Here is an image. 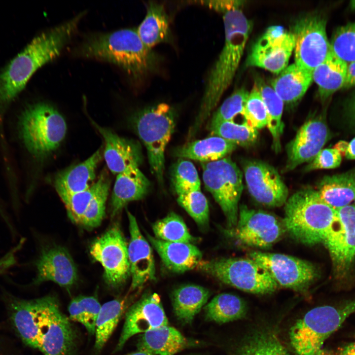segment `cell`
I'll return each mask as SVG.
<instances>
[{
  "label": "cell",
  "mask_w": 355,
  "mask_h": 355,
  "mask_svg": "<svg viewBox=\"0 0 355 355\" xmlns=\"http://www.w3.org/2000/svg\"><path fill=\"white\" fill-rule=\"evenodd\" d=\"M12 325L26 345L43 355H76L78 336L52 296L23 299L7 296Z\"/></svg>",
  "instance_id": "obj_1"
},
{
  "label": "cell",
  "mask_w": 355,
  "mask_h": 355,
  "mask_svg": "<svg viewBox=\"0 0 355 355\" xmlns=\"http://www.w3.org/2000/svg\"><path fill=\"white\" fill-rule=\"evenodd\" d=\"M242 1L235 0L222 13L225 40L217 60L208 75L197 116L188 137L195 136L231 84L243 56L252 29V23L244 13Z\"/></svg>",
  "instance_id": "obj_2"
},
{
  "label": "cell",
  "mask_w": 355,
  "mask_h": 355,
  "mask_svg": "<svg viewBox=\"0 0 355 355\" xmlns=\"http://www.w3.org/2000/svg\"><path fill=\"white\" fill-rule=\"evenodd\" d=\"M71 19L35 37L0 72V104L11 102L25 88L34 73L57 58L74 35L85 15Z\"/></svg>",
  "instance_id": "obj_3"
},
{
  "label": "cell",
  "mask_w": 355,
  "mask_h": 355,
  "mask_svg": "<svg viewBox=\"0 0 355 355\" xmlns=\"http://www.w3.org/2000/svg\"><path fill=\"white\" fill-rule=\"evenodd\" d=\"M74 52L115 65L135 78L153 71L158 62L157 56L143 43L135 29L89 36Z\"/></svg>",
  "instance_id": "obj_4"
},
{
  "label": "cell",
  "mask_w": 355,
  "mask_h": 355,
  "mask_svg": "<svg viewBox=\"0 0 355 355\" xmlns=\"http://www.w3.org/2000/svg\"><path fill=\"white\" fill-rule=\"evenodd\" d=\"M283 223L291 237L307 245L323 243L336 214L312 188L299 190L284 204Z\"/></svg>",
  "instance_id": "obj_5"
},
{
  "label": "cell",
  "mask_w": 355,
  "mask_h": 355,
  "mask_svg": "<svg viewBox=\"0 0 355 355\" xmlns=\"http://www.w3.org/2000/svg\"><path fill=\"white\" fill-rule=\"evenodd\" d=\"M18 127L25 147L37 158L57 149L67 132L64 118L54 106L45 103L28 106L20 116Z\"/></svg>",
  "instance_id": "obj_6"
},
{
  "label": "cell",
  "mask_w": 355,
  "mask_h": 355,
  "mask_svg": "<svg viewBox=\"0 0 355 355\" xmlns=\"http://www.w3.org/2000/svg\"><path fill=\"white\" fill-rule=\"evenodd\" d=\"M138 135L146 147L152 174L164 184L165 151L176 126V113L162 103L140 111L135 118Z\"/></svg>",
  "instance_id": "obj_7"
},
{
  "label": "cell",
  "mask_w": 355,
  "mask_h": 355,
  "mask_svg": "<svg viewBox=\"0 0 355 355\" xmlns=\"http://www.w3.org/2000/svg\"><path fill=\"white\" fill-rule=\"evenodd\" d=\"M197 269L224 284L253 294L270 293L279 285L265 268L249 257L202 260Z\"/></svg>",
  "instance_id": "obj_8"
},
{
  "label": "cell",
  "mask_w": 355,
  "mask_h": 355,
  "mask_svg": "<svg viewBox=\"0 0 355 355\" xmlns=\"http://www.w3.org/2000/svg\"><path fill=\"white\" fill-rule=\"evenodd\" d=\"M201 164L205 187L220 206L229 229L234 227L243 190L242 171L230 157Z\"/></svg>",
  "instance_id": "obj_9"
},
{
  "label": "cell",
  "mask_w": 355,
  "mask_h": 355,
  "mask_svg": "<svg viewBox=\"0 0 355 355\" xmlns=\"http://www.w3.org/2000/svg\"><path fill=\"white\" fill-rule=\"evenodd\" d=\"M326 20L318 14L298 19L291 32L295 40V63L309 71L322 63L330 51L326 32Z\"/></svg>",
  "instance_id": "obj_10"
},
{
  "label": "cell",
  "mask_w": 355,
  "mask_h": 355,
  "mask_svg": "<svg viewBox=\"0 0 355 355\" xmlns=\"http://www.w3.org/2000/svg\"><path fill=\"white\" fill-rule=\"evenodd\" d=\"M90 254L104 269L106 284L118 288L127 279L130 273L128 246L117 224L114 225L91 244Z\"/></svg>",
  "instance_id": "obj_11"
},
{
  "label": "cell",
  "mask_w": 355,
  "mask_h": 355,
  "mask_svg": "<svg viewBox=\"0 0 355 355\" xmlns=\"http://www.w3.org/2000/svg\"><path fill=\"white\" fill-rule=\"evenodd\" d=\"M248 255L265 268L278 285L297 292L307 290L318 275L312 263L288 255L253 251Z\"/></svg>",
  "instance_id": "obj_12"
},
{
  "label": "cell",
  "mask_w": 355,
  "mask_h": 355,
  "mask_svg": "<svg viewBox=\"0 0 355 355\" xmlns=\"http://www.w3.org/2000/svg\"><path fill=\"white\" fill-rule=\"evenodd\" d=\"M295 40L291 31L280 26H272L252 44L246 66L279 74L288 65L294 51Z\"/></svg>",
  "instance_id": "obj_13"
},
{
  "label": "cell",
  "mask_w": 355,
  "mask_h": 355,
  "mask_svg": "<svg viewBox=\"0 0 355 355\" xmlns=\"http://www.w3.org/2000/svg\"><path fill=\"white\" fill-rule=\"evenodd\" d=\"M231 233L241 243L250 247L268 248L278 241L285 229L274 215L242 205L236 225Z\"/></svg>",
  "instance_id": "obj_14"
},
{
  "label": "cell",
  "mask_w": 355,
  "mask_h": 355,
  "mask_svg": "<svg viewBox=\"0 0 355 355\" xmlns=\"http://www.w3.org/2000/svg\"><path fill=\"white\" fill-rule=\"evenodd\" d=\"M336 331L327 306L315 307L290 328V344L297 355H316L322 349L325 341Z\"/></svg>",
  "instance_id": "obj_15"
},
{
  "label": "cell",
  "mask_w": 355,
  "mask_h": 355,
  "mask_svg": "<svg viewBox=\"0 0 355 355\" xmlns=\"http://www.w3.org/2000/svg\"><path fill=\"white\" fill-rule=\"evenodd\" d=\"M243 168L248 190L256 202L269 207L284 205L288 189L273 166L253 160L245 161Z\"/></svg>",
  "instance_id": "obj_16"
},
{
  "label": "cell",
  "mask_w": 355,
  "mask_h": 355,
  "mask_svg": "<svg viewBox=\"0 0 355 355\" xmlns=\"http://www.w3.org/2000/svg\"><path fill=\"white\" fill-rule=\"evenodd\" d=\"M323 244L329 251L335 272L344 274L355 256V205L336 210Z\"/></svg>",
  "instance_id": "obj_17"
},
{
  "label": "cell",
  "mask_w": 355,
  "mask_h": 355,
  "mask_svg": "<svg viewBox=\"0 0 355 355\" xmlns=\"http://www.w3.org/2000/svg\"><path fill=\"white\" fill-rule=\"evenodd\" d=\"M168 325L159 296L156 293L143 295L126 311L125 318L114 350H121L134 335Z\"/></svg>",
  "instance_id": "obj_18"
},
{
  "label": "cell",
  "mask_w": 355,
  "mask_h": 355,
  "mask_svg": "<svg viewBox=\"0 0 355 355\" xmlns=\"http://www.w3.org/2000/svg\"><path fill=\"white\" fill-rule=\"evenodd\" d=\"M329 130L323 119L317 117L306 121L286 146L287 161L284 171L312 161L322 149L329 138Z\"/></svg>",
  "instance_id": "obj_19"
},
{
  "label": "cell",
  "mask_w": 355,
  "mask_h": 355,
  "mask_svg": "<svg viewBox=\"0 0 355 355\" xmlns=\"http://www.w3.org/2000/svg\"><path fill=\"white\" fill-rule=\"evenodd\" d=\"M35 265V284L51 281L68 289L77 281V271L68 250L63 247L54 246L41 251Z\"/></svg>",
  "instance_id": "obj_20"
},
{
  "label": "cell",
  "mask_w": 355,
  "mask_h": 355,
  "mask_svg": "<svg viewBox=\"0 0 355 355\" xmlns=\"http://www.w3.org/2000/svg\"><path fill=\"white\" fill-rule=\"evenodd\" d=\"M127 215L130 235L128 254L132 277L130 290L132 291L155 279V265L152 248L141 233L135 217L128 211Z\"/></svg>",
  "instance_id": "obj_21"
},
{
  "label": "cell",
  "mask_w": 355,
  "mask_h": 355,
  "mask_svg": "<svg viewBox=\"0 0 355 355\" xmlns=\"http://www.w3.org/2000/svg\"><path fill=\"white\" fill-rule=\"evenodd\" d=\"M105 141L103 155L108 169L118 174L131 167H139L142 154L138 143L119 136L112 130L94 123Z\"/></svg>",
  "instance_id": "obj_22"
},
{
  "label": "cell",
  "mask_w": 355,
  "mask_h": 355,
  "mask_svg": "<svg viewBox=\"0 0 355 355\" xmlns=\"http://www.w3.org/2000/svg\"><path fill=\"white\" fill-rule=\"evenodd\" d=\"M100 147L88 158L58 173L54 185L60 197L86 190L94 182L96 172L103 157Z\"/></svg>",
  "instance_id": "obj_23"
},
{
  "label": "cell",
  "mask_w": 355,
  "mask_h": 355,
  "mask_svg": "<svg viewBox=\"0 0 355 355\" xmlns=\"http://www.w3.org/2000/svg\"><path fill=\"white\" fill-rule=\"evenodd\" d=\"M148 241L170 271L177 273L197 268L202 260V253L191 243L169 242L147 234Z\"/></svg>",
  "instance_id": "obj_24"
},
{
  "label": "cell",
  "mask_w": 355,
  "mask_h": 355,
  "mask_svg": "<svg viewBox=\"0 0 355 355\" xmlns=\"http://www.w3.org/2000/svg\"><path fill=\"white\" fill-rule=\"evenodd\" d=\"M150 183L139 167H131L117 175L110 201L111 216L117 214L129 202L143 198Z\"/></svg>",
  "instance_id": "obj_25"
},
{
  "label": "cell",
  "mask_w": 355,
  "mask_h": 355,
  "mask_svg": "<svg viewBox=\"0 0 355 355\" xmlns=\"http://www.w3.org/2000/svg\"><path fill=\"white\" fill-rule=\"evenodd\" d=\"M193 345L178 330L167 325L143 333L137 349L152 355H174Z\"/></svg>",
  "instance_id": "obj_26"
},
{
  "label": "cell",
  "mask_w": 355,
  "mask_h": 355,
  "mask_svg": "<svg viewBox=\"0 0 355 355\" xmlns=\"http://www.w3.org/2000/svg\"><path fill=\"white\" fill-rule=\"evenodd\" d=\"M312 72L295 63L287 66L271 82V86L286 104L296 103L313 81Z\"/></svg>",
  "instance_id": "obj_27"
},
{
  "label": "cell",
  "mask_w": 355,
  "mask_h": 355,
  "mask_svg": "<svg viewBox=\"0 0 355 355\" xmlns=\"http://www.w3.org/2000/svg\"><path fill=\"white\" fill-rule=\"evenodd\" d=\"M237 146L222 138L211 136L202 140L188 142L175 149L173 154L181 159L210 162L226 157L236 148Z\"/></svg>",
  "instance_id": "obj_28"
},
{
  "label": "cell",
  "mask_w": 355,
  "mask_h": 355,
  "mask_svg": "<svg viewBox=\"0 0 355 355\" xmlns=\"http://www.w3.org/2000/svg\"><path fill=\"white\" fill-rule=\"evenodd\" d=\"M317 190L320 198L335 210L355 200V170L324 177Z\"/></svg>",
  "instance_id": "obj_29"
},
{
  "label": "cell",
  "mask_w": 355,
  "mask_h": 355,
  "mask_svg": "<svg viewBox=\"0 0 355 355\" xmlns=\"http://www.w3.org/2000/svg\"><path fill=\"white\" fill-rule=\"evenodd\" d=\"M348 64L331 50L324 61L313 71V79L318 86L320 99L324 101L345 84Z\"/></svg>",
  "instance_id": "obj_30"
},
{
  "label": "cell",
  "mask_w": 355,
  "mask_h": 355,
  "mask_svg": "<svg viewBox=\"0 0 355 355\" xmlns=\"http://www.w3.org/2000/svg\"><path fill=\"white\" fill-rule=\"evenodd\" d=\"M137 31L143 43L150 49L159 43L169 41L171 36L169 20L163 5L150 1Z\"/></svg>",
  "instance_id": "obj_31"
},
{
  "label": "cell",
  "mask_w": 355,
  "mask_h": 355,
  "mask_svg": "<svg viewBox=\"0 0 355 355\" xmlns=\"http://www.w3.org/2000/svg\"><path fill=\"white\" fill-rule=\"evenodd\" d=\"M209 290L202 286L187 284L176 289L172 295L174 312L181 322L189 323L206 304Z\"/></svg>",
  "instance_id": "obj_32"
},
{
  "label": "cell",
  "mask_w": 355,
  "mask_h": 355,
  "mask_svg": "<svg viewBox=\"0 0 355 355\" xmlns=\"http://www.w3.org/2000/svg\"><path fill=\"white\" fill-rule=\"evenodd\" d=\"M254 84L267 109V127L272 137L273 148L278 152L281 149V137L284 127L282 121L284 103L273 88L262 79L256 78Z\"/></svg>",
  "instance_id": "obj_33"
},
{
  "label": "cell",
  "mask_w": 355,
  "mask_h": 355,
  "mask_svg": "<svg viewBox=\"0 0 355 355\" xmlns=\"http://www.w3.org/2000/svg\"><path fill=\"white\" fill-rule=\"evenodd\" d=\"M206 318L218 323L242 319L247 312L245 301L231 293H223L214 296L204 308Z\"/></svg>",
  "instance_id": "obj_34"
},
{
  "label": "cell",
  "mask_w": 355,
  "mask_h": 355,
  "mask_svg": "<svg viewBox=\"0 0 355 355\" xmlns=\"http://www.w3.org/2000/svg\"><path fill=\"white\" fill-rule=\"evenodd\" d=\"M127 307L125 298L115 299L104 303L97 318L94 348L100 352L116 328Z\"/></svg>",
  "instance_id": "obj_35"
},
{
  "label": "cell",
  "mask_w": 355,
  "mask_h": 355,
  "mask_svg": "<svg viewBox=\"0 0 355 355\" xmlns=\"http://www.w3.org/2000/svg\"><path fill=\"white\" fill-rule=\"evenodd\" d=\"M209 129L211 136L222 138L244 147L252 145L258 137V130L245 121L241 124L234 121H224L209 126Z\"/></svg>",
  "instance_id": "obj_36"
},
{
  "label": "cell",
  "mask_w": 355,
  "mask_h": 355,
  "mask_svg": "<svg viewBox=\"0 0 355 355\" xmlns=\"http://www.w3.org/2000/svg\"><path fill=\"white\" fill-rule=\"evenodd\" d=\"M152 230L155 238L164 241L191 244L195 241L183 219L173 212L155 222Z\"/></svg>",
  "instance_id": "obj_37"
},
{
  "label": "cell",
  "mask_w": 355,
  "mask_h": 355,
  "mask_svg": "<svg viewBox=\"0 0 355 355\" xmlns=\"http://www.w3.org/2000/svg\"><path fill=\"white\" fill-rule=\"evenodd\" d=\"M101 306L95 296H78L73 298L69 305V318L81 323L90 334L94 335Z\"/></svg>",
  "instance_id": "obj_38"
},
{
  "label": "cell",
  "mask_w": 355,
  "mask_h": 355,
  "mask_svg": "<svg viewBox=\"0 0 355 355\" xmlns=\"http://www.w3.org/2000/svg\"><path fill=\"white\" fill-rule=\"evenodd\" d=\"M236 355H290L279 339L272 333L259 332L249 337Z\"/></svg>",
  "instance_id": "obj_39"
},
{
  "label": "cell",
  "mask_w": 355,
  "mask_h": 355,
  "mask_svg": "<svg viewBox=\"0 0 355 355\" xmlns=\"http://www.w3.org/2000/svg\"><path fill=\"white\" fill-rule=\"evenodd\" d=\"M101 184L99 189L84 213L79 224L88 229L99 226L105 216L106 204L108 195L110 181L106 173L100 176Z\"/></svg>",
  "instance_id": "obj_40"
},
{
  "label": "cell",
  "mask_w": 355,
  "mask_h": 355,
  "mask_svg": "<svg viewBox=\"0 0 355 355\" xmlns=\"http://www.w3.org/2000/svg\"><path fill=\"white\" fill-rule=\"evenodd\" d=\"M171 180L177 195L201 190V182L194 165L190 161L179 158L175 164Z\"/></svg>",
  "instance_id": "obj_41"
},
{
  "label": "cell",
  "mask_w": 355,
  "mask_h": 355,
  "mask_svg": "<svg viewBox=\"0 0 355 355\" xmlns=\"http://www.w3.org/2000/svg\"><path fill=\"white\" fill-rule=\"evenodd\" d=\"M330 45L331 51L347 64L355 62V22L338 28Z\"/></svg>",
  "instance_id": "obj_42"
},
{
  "label": "cell",
  "mask_w": 355,
  "mask_h": 355,
  "mask_svg": "<svg viewBox=\"0 0 355 355\" xmlns=\"http://www.w3.org/2000/svg\"><path fill=\"white\" fill-rule=\"evenodd\" d=\"M177 202L198 225L202 227L208 226L209 207L207 199L201 190L178 195Z\"/></svg>",
  "instance_id": "obj_43"
},
{
  "label": "cell",
  "mask_w": 355,
  "mask_h": 355,
  "mask_svg": "<svg viewBox=\"0 0 355 355\" xmlns=\"http://www.w3.org/2000/svg\"><path fill=\"white\" fill-rule=\"evenodd\" d=\"M101 179L99 177L98 180L86 190L60 197L71 221L79 224L84 213L99 189Z\"/></svg>",
  "instance_id": "obj_44"
},
{
  "label": "cell",
  "mask_w": 355,
  "mask_h": 355,
  "mask_svg": "<svg viewBox=\"0 0 355 355\" xmlns=\"http://www.w3.org/2000/svg\"><path fill=\"white\" fill-rule=\"evenodd\" d=\"M249 92L245 88H240L224 101L213 113L209 126L228 121H234V118L243 111Z\"/></svg>",
  "instance_id": "obj_45"
},
{
  "label": "cell",
  "mask_w": 355,
  "mask_h": 355,
  "mask_svg": "<svg viewBox=\"0 0 355 355\" xmlns=\"http://www.w3.org/2000/svg\"><path fill=\"white\" fill-rule=\"evenodd\" d=\"M242 115L244 121L257 130L267 126V109L255 84L249 92Z\"/></svg>",
  "instance_id": "obj_46"
},
{
  "label": "cell",
  "mask_w": 355,
  "mask_h": 355,
  "mask_svg": "<svg viewBox=\"0 0 355 355\" xmlns=\"http://www.w3.org/2000/svg\"><path fill=\"white\" fill-rule=\"evenodd\" d=\"M342 155L336 149H322L310 162L305 170L307 171L318 169H330L338 167L341 164Z\"/></svg>",
  "instance_id": "obj_47"
},
{
  "label": "cell",
  "mask_w": 355,
  "mask_h": 355,
  "mask_svg": "<svg viewBox=\"0 0 355 355\" xmlns=\"http://www.w3.org/2000/svg\"><path fill=\"white\" fill-rule=\"evenodd\" d=\"M355 86V62L348 64L346 79L343 88Z\"/></svg>",
  "instance_id": "obj_48"
},
{
  "label": "cell",
  "mask_w": 355,
  "mask_h": 355,
  "mask_svg": "<svg viewBox=\"0 0 355 355\" xmlns=\"http://www.w3.org/2000/svg\"><path fill=\"white\" fill-rule=\"evenodd\" d=\"M336 355H355V342L339 348Z\"/></svg>",
  "instance_id": "obj_49"
},
{
  "label": "cell",
  "mask_w": 355,
  "mask_h": 355,
  "mask_svg": "<svg viewBox=\"0 0 355 355\" xmlns=\"http://www.w3.org/2000/svg\"><path fill=\"white\" fill-rule=\"evenodd\" d=\"M345 156L347 159H355V137L348 143Z\"/></svg>",
  "instance_id": "obj_50"
},
{
  "label": "cell",
  "mask_w": 355,
  "mask_h": 355,
  "mask_svg": "<svg viewBox=\"0 0 355 355\" xmlns=\"http://www.w3.org/2000/svg\"><path fill=\"white\" fill-rule=\"evenodd\" d=\"M348 145L347 142L342 141L337 142L333 148L337 150L342 156L345 155Z\"/></svg>",
  "instance_id": "obj_51"
},
{
  "label": "cell",
  "mask_w": 355,
  "mask_h": 355,
  "mask_svg": "<svg viewBox=\"0 0 355 355\" xmlns=\"http://www.w3.org/2000/svg\"><path fill=\"white\" fill-rule=\"evenodd\" d=\"M347 106L350 118L355 123V105Z\"/></svg>",
  "instance_id": "obj_52"
},
{
  "label": "cell",
  "mask_w": 355,
  "mask_h": 355,
  "mask_svg": "<svg viewBox=\"0 0 355 355\" xmlns=\"http://www.w3.org/2000/svg\"><path fill=\"white\" fill-rule=\"evenodd\" d=\"M316 355H335L334 353L327 349H321Z\"/></svg>",
  "instance_id": "obj_53"
},
{
  "label": "cell",
  "mask_w": 355,
  "mask_h": 355,
  "mask_svg": "<svg viewBox=\"0 0 355 355\" xmlns=\"http://www.w3.org/2000/svg\"><path fill=\"white\" fill-rule=\"evenodd\" d=\"M126 355H152L151 354H148L147 353L137 350L136 352L130 353L129 354Z\"/></svg>",
  "instance_id": "obj_54"
},
{
  "label": "cell",
  "mask_w": 355,
  "mask_h": 355,
  "mask_svg": "<svg viewBox=\"0 0 355 355\" xmlns=\"http://www.w3.org/2000/svg\"><path fill=\"white\" fill-rule=\"evenodd\" d=\"M355 105V92L352 95L347 106Z\"/></svg>",
  "instance_id": "obj_55"
},
{
  "label": "cell",
  "mask_w": 355,
  "mask_h": 355,
  "mask_svg": "<svg viewBox=\"0 0 355 355\" xmlns=\"http://www.w3.org/2000/svg\"><path fill=\"white\" fill-rule=\"evenodd\" d=\"M0 355H13L3 348L0 347Z\"/></svg>",
  "instance_id": "obj_56"
},
{
  "label": "cell",
  "mask_w": 355,
  "mask_h": 355,
  "mask_svg": "<svg viewBox=\"0 0 355 355\" xmlns=\"http://www.w3.org/2000/svg\"><path fill=\"white\" fill-rule=\"evenodd\" d=\"M349 7L352 10H355V0L350 1L349 3Z\"/></svg>",
  "instance_id": "obj_57"
}]
</instances>
